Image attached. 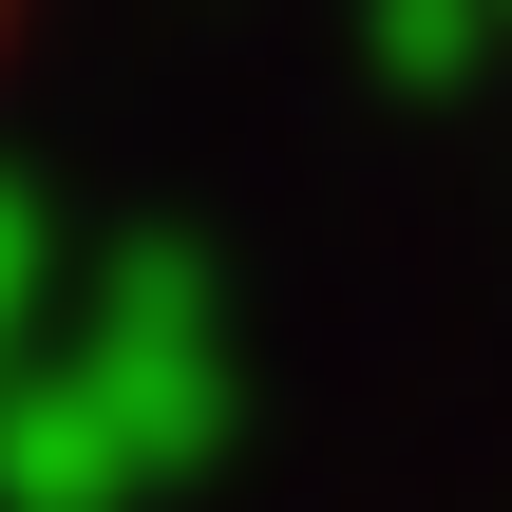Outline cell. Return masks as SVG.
<instances>
[{
    "label": "cell",
    "mask_w": 512,
    "mask_h": 512,
    "mask_svg": "<svg viewBox=\"0 0 512 512\" xmlns=\"http://www.w3.org/2000/svg\"><path fill=\"white\" fill-rule=\"evenodd\" d=\"M0 38H19V0H0Z\"/></svg>",
    "instance_id": "obj_1"
}]
</instances>
